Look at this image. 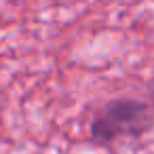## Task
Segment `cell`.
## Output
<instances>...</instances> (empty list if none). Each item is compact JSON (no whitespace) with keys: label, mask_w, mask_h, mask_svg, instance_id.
<instances>
[{"label":"cell","mask_w":154,"mask_h":154,"mask_svg":"<svg viewBox=\"0 0 154 154\" xmlns=\"http://www.w3.org/2000/svg\"><path fill=\"white\" fill-rule=\"evenodd\" d=\"M154 122V110L137 99H116L108 103L91 122L93 143H114L122 137L141 135Z\"/></svg>","instance_id":"obj_1"}]
</instances>
